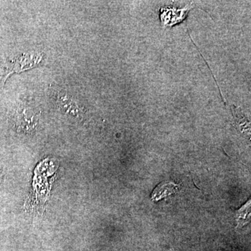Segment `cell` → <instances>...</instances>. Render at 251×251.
I'll list each match as a JSON object with an SVG mask.
<instances>
[{"mask_svg":"<svg viewBox=\"0 0 251 251\" xmlns=\"http://www.w3.org/2000/svg\"><path fill=\"white\" fill-rule=\"evenodd\" d=\"M43 61L44 54L37 52H28L14 58L0 59V85H4L11 74L40 67Z\"/></svg>","mask_w":251,"mask_h":251,"instance_id":"6da1fadb","label":"cell"},{"mask_svg":"<svg viewBox=\"0 0 251 251\" xmlns=\"http://www.w3.org/2000/svg\"><path fill=\"white\" fill-rule=\"evenodd\" d=\"M189 9V6L182 9H173L171 8L161 9V19L163 27H171L183 21L186 18Z\"/></svg>","mask_w":251,"mask_h":251,"instance_id":"7a4b0ae2","label":"cell"},{"mask_svg":"<svg viewBox=\"0 0 251 251\" xmlns=\"http://www.w3.org/2000/svg\"><path fill=\"white\" fill-rule=\"evenodd\" d=\"M179 186L172 181H164L158 185L151 196V201L156 202L161 201L163 198L168 197L171 195L177 192Z\"/></svg>","mask_w":251,"mask_h":251,"instance_id":"3957f363","label":"cell"},{"mask_svg":"<svg viewBox=\"0 0 251 251\" xmlns=\"http://www.w3.org/2000/svg\"><path fill=\"white\" fill-rule=\"evenodd\" d=\"M56 102L58 103L59 106L62 108V110H66L69 113L74 114V115H80V110H79L78 106L75 102L73 101L72 99L68 97L67 94L60 93L57 94V97L55 98Z\"/></svg>","mask_w":251,"mask_h":251,"instance_id":"277c9868","label":"cell"},{"mask_svg":"<svg viewBox=\"0 0 251 251\" xmlns=\"http://www.w3.org/2000/svg\"><path fill=\"white\" fill-rule=\"evenodd\" d=\"M251 217V201H249L247 204L237 211L236 219H237V226L239 227H243L249 223Z\"/></svg>","mask_w":251,"mask_h":251,"instance_id":"5b68a950","label":"cell"}]
</instances>
